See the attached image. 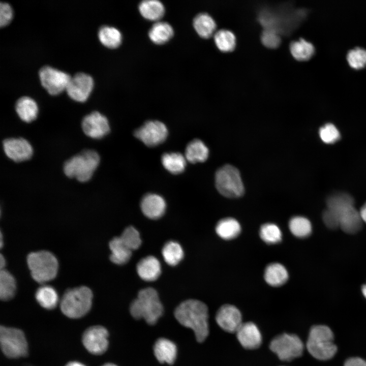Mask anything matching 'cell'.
<instances>
[{"label":"cell","instance_id":"15","mask_svg":"<svg viewBox=\"0 0 366 366\" xmlns=\"http://www.w3.org/2000/svg\"><path fill=\"white\" fill-rule=\"evenodd\" d=\"M81 126L84 134L94 139L102 138L110 131L107 118L98 111H93L84 116Z\"/></svg>","mask_w":366,"mask_h":366},{"label":"cell","instance_id":"1","mask_svg":"<svg viewBox=\"0 0 366 366\" xmlns=\"http://www.w3.org/2000/svg\"><path fill=\"white\" fill-rule=\"evenodd\" d=\"M174 316L182 325L191 328L198 342H203L209 333L208 308L203 302L188 299L175 309Z\"/></svg>","mask_w":366,"mask_h":366},{"label":"cell","instance_id":"38","mask_svg":"<svg viewBox=\"0 0 366 366\" xmlns=\"http://www.w3.org/2000/svg\"><path fill=\"white\" fill-rule=\"evenodd\" d=\"M260 236L265 242L274 244L282 239V232L279 227L273 223H266L261 226Z\"/></svg>","mask_w":366,"mask_h":366},{"label":"cell","instance_id":"18","mask_svg":"<svg viewBox=\"0 0 366 366\" xmlns=\"http://www.w3.org/2000/svg\"><path fill=\"white\" fill-rule=\"evenodd\" d=\"M235 333L239 343L246 349H254L261 344V332L253 322L242 323Z\"/></svg>","mask_w":366,"mask_h":366},{"label":"cell","instance_id":"19","mask_svg":"<svg viewBox=\"0 0 366 366\" xmlns=\"http://www.w3.org/2000/svg\"><path fill=\"white\" fill-rule=\"evenodd\" d=\"M140 208L143 214L150 219H158L164 214L166 203L160 195L148 193L144 196L140 202Z\"/></svg>","mask_w":366,"mask_h":366},{"label":"cell","instance_id":"49","mask_svg":"<svg viewBox=\"0 0 366 366\" xmlns=\"http://www.w3.org/2000/svg\"><path fill=\"white\" fill-rule=\"evenodd\" d=\"M361 290L363 296L366 298V284L362 286Z\"/></svg>","mask_w":366,"mask_h":366},{"label":"cell","instance_id":"50","mask_svg":"<svg viewBox=\"0 0 366 366\" xmlns=\"http://www.w3.org/2000/svg\"><path fill=\"white\" fill-rule=\"evenodd\" d=\"M102 366H117L116 365L112 363H107Z\"/></svg>","mask_w":366,"mask_h":366},{"label":"cell","instance_id":"22","mask_svg":"<svg viewBox=\"0 0 366 366\" xmlns=\"http://www.w3.org/2000/svg\"><path fill=\"white\" fill-rule=\"evenodd\" d=\"M15 110L21 120L30 123L36 118L38 108L33 99L28 96H22L16 101Z\"/></svg>","mask_w":366,"mask_h":366},{"label":"cell","instance_id":"46","mask_svg":"<svg viewBox=\"0 0 366 366\" xmlns=\"http://www.w3.org/2000/svg\"><path fill=\"white\" fill-rule=\"evenodd\" d=\"M359 214L362 221L366 223V203L361 207Z\"/></svg>","mask_w":366,"mask_h":366},{"label":"cell","instance_id":"20","mask_svg":"<svg viewBox=\"0 0 366 366\" xmlns=\"http://www.w3.org/2000/svg\"><path fill=\"white\" fill-rule=\"evenodd\" d=\"M137 272L145 281L157 280L161 272V264L159 260L153 256H148L141 259L137 264Z\"/></svg>","mask_w":366,"mask_h":366},{"label":"cell","instance_id":"7","mask_svg":"<svg viewBox=\"0 0 366 366\" xmlns=\"http://www.w3.org/2000/svg\"><path fill=\"white\" fill-rule=\"evenodd\" d=\"M306 346L310 354L319 360L331 358L337 350L333 342V333L328 327L325 325L312 327Z\"/></svg>","mask_w":366,"mask_h":366},{"label":"cell","instance_id":"14","mask_svg":"<svg viewBox=\"0 0 366 366\" xmlns=\"http://www.w3.org/2000/svg\"><path fill=\"white\" fill-rule=\"evenodd\" d=\"M93 85V79L89 74L78 72L71 77L66 90L72 99L78 102H84L89 96Z\"/></svg>","mask_w":366,"mask_h":366},{"label":"cell","instance_id":"4","mask_svg":"<svg viewBox=\"0 0 366 366\" xmlns=\"http://www.w3.org/2000/svg\"><path fill=\"white\" fill-rule=\"evenodd\" d=\"M93 298L92 291L86 286L69 289L64 293L60 300V310L70 318H81L90 310Z\"/></svg>","mask_w":366,"mask_h":366},{"label":"cell","instance_id":"28","mask_svg":"<svg viewBox=\"0 0 366 366\" xmlns=\"http://www.w3.org/2000/svg\"><path fill=\"white\" fill-rule=\"evenodd\" d=\"M193 24L197 33L202 38H210L215 33L216 23L211 16L206 13L196 15L193 19Z\"/></svg>","mask_w":366,"mask_h":366},{"label":"cell","instance_id":"25","mask_svg":"<svg viewBox=\"0 0 366 366\" xmlns=\"http://www.w3.org/2000/svg\"><path fill=\"white\" fill-rule=\"evenodd\" d=\"M138 9L141 15L145 19L158 21L165 13V7L158 0H144L140 2Z\"/></svg>","mask_w":366,"mask_h":366},{"label":"cell","instance_id":"30","mask_svg":"<svg viewBox=\"0 0 366 366\" xmlns=\"http://www.w3.org/2000/svg\"><path fill=\"white\" fill-rule=\"evenodd\" d=\"M241 231L238 222L232 218H226L219 221L216 226L217 234L226 240L233 239L237 237Z\"/></svg>","mask_w":366,"mask_h":366},{"label":"cell","instance_id":"32","mask_svg":"<svg viewBox=\"0 0 366 366\" xmlns=\"http://www.w3.org/2000/svg\"><path fill=\"white\" fill-rule=\"evenodd\" d=\"M187 160L185 156L179 152L164 154L161 162L164 167L172 174H179L184 171L186 166Z\"/></svg>","mask_w":366,"mask_h":366},{"label":"cell","instance_id":"5","mask_svg":"<svg viewBox=\"0 0 366 366\" xmlns=\"http://www.w3.org/2000/svg\"><path fill=\"white\" fill-rule=\"evenodd\" d=\"M26 261L30 275L37 282L44 284L56 277L58 263L51 252L45 250L31 252Z\"/></svg>","mask_w":366,"mask_h":366},{"label":"cell","instance_id":"6","mask_svg":"<svg viewBox=\"0 0 366 366\" xmlns=\"http://www.w3.org/2000/svg\"><path fill=\"white\" fill-rule=\"evenodd\" d=\"M99 154L93 150H84L68 160L64 165V172L70 178L86 182L92 177L100 163Z\"/></svg>","mask_w":366,"mask_h":366},{"label":"cell","instance_id":"26","mask_svg":"<svg viewBox=\"0 0 366 366\" xmlns=\"http://www.w3.org/2000/svg\"><path fill=\"white\" fill-rule=\"evenodd\" d=\"M264 279L272 286H280L286 282L288 273L286 268L281 264L272 263L265 268Z\"/></svg>","mask_w":366,"mask_h":366},{"label":"cell","instance_id":"24","mask_svg":"<svg viewBox=\"0 0 366 366\" xmlns=\"http://www.w3.org/2000/svg\"><path fill=\"white\" fill-rule=\"evenodd\" d=\"M174 30L168 22L157 21L148 32L150 40L155 44L160 45L168 42L173 36Z\"/></svg>","mask_w":366,"mask_h":366},{"label":"cell","instance_id":"41","mask_svg":"<svg viewBox=\"0 0 366 366\" xmlns=\"http://www.w3.org/2000/svg\"><path fill=\"white\" fill-rule=\"evenodd\" d=\"M321 140L326 143H333L340 138V134L337 128L332 124L328 123L319 130Z\"/></svg>","mask_w":366,"mask_h":366},{"label":"cell","instance_id":"11","mask_svg":"<svg viewBox=\"0 0 366 366\" xmlns=\"http://www.w3.org/2000/svg\"><path fill=\"white\" fill-rule=\"evenodd\" d=\"M38 74L42 85L52 95L66 89L71 78L67 73L47 65L42 67Z\"/></svg>","mask_w":366,"mask_h":366},{"label":"cell","instance_id":"31","mask_svg":"<svg viewBox=\"0 0 366 366\" xmlns=\"http://www.w3.org/2000/svg\"><path fill=\"white\" fill-rule=\"evenodd\" d=\"M98 36L101 43L110 48L118 47L122 42L123 37L120 32L113 26H101L98 30Z\"/></svg>","mask_w":366,"mask_h":366},{"label":"cell","instance_id":"35","mask_svg":"<svg viewBox=\"0 0 366 366\" xmlns=\"http://www.w3.org/2000/svg\"><path fill=\"white\" fill-rule=\"evenodd\" d=\"M162 256L165 261L171 266L177 265L183 258L184 251L176 241H169L162 249Z\"/></svg>","mask_w":366,"mask_h":366},{"label":"cell","instance_id":"8","mask_svg":"<svg viewBox=\"0 0 366 366\" xmlns=\"http://www.w3.org/2000/svg\"><path fill=\"white\" fill-rule=\"evenodd\" d=\"M0 343L3 354L8 358H18L28 354L27 342L21 329L1 326Z\"/></svg>","mask_w":366,"mask_h":366},{"label":"cell","instance_id":"13","mask_svg":"<svg viewBox=\"0 0 366 366\" xmlns=\"http://www.w3.org/2000/svg\"><path fill=\"white\" fill-rule=\"evenodd\" d=\"M108 332L100 325L89 327L83 333L82 342L86 349L94 355L104 353L108 347Z\"/></svg>","mask_w":366,"mask_h":366},{"label":"cell","instance_id":"42","mask_svg":"<svg viewBox=\"0 0 366 366\" xmlns=\"http://www.w3.org/2000/svg\"><path fill=\"white\" fill-rule=\"evenodd\" d=\"M262 44L267 48H276L281 43V37L278 32L270 29H265L261 36Z\"/></svg>","mask_w":366,"mask_h":366},{"label":"cell","instance_id":"3","mask_svg":"<svg viewBox=\"0 0 366 366\" xmlns=\"http://www.w3.org/2000/svg\"><path fill=\"white\" fill-rule=\"evenodd\" d=\"M130 311L136 319H144L149 325L158 321L163 313V307L157 291L152 288L141 290L131 303Z\"/></svg>","mask_w":366,"mask_h":366},{"label":"cell","instance_id":"21","mask_svg":"<svg viewBox=\"0 0 366 366\" xmlns=\"http://www.w3.org/2000/svg\"><path fill=\"white\" fill-rule=\"evenodd\" d=\"M154 352L160 362L172 364L176 357L177 347L172 341L165 338H160L154 345Z\"/></svg>","mask_w":366,"mask_h":366},{"label":"cell","instance_id":"23","mask_svg":"<svg viewBox=\"0 0 366 366\" xmlns=\"http://www.w3.org/2000/svg\"><path fill=\"white\" fill-rule=\"evenodd\" d=\"M209 155V150L204 143L199 139H194L189 142L185 149V157L192 163L203 162Z\"/></svg>","mask_w":366,"mask_h":366},{"label":"cell","instance_id":"43","mask_svg":"<svg viewBox=\"0 0 366 366\" xmlns=\"http://www.w3.org/2000/svg\"><path fill=\"white\" fill-rule=\"evenodd\" d=\"M12 9L10 5L6 3H0V25H5L9 22L12 17Z\"/></svg>","mask_w":366,"mask_h":366},{"label":"cell","instance_id":"33","mask_svg":"<svg viewBox=\"0 0 366 366\" xmlns=\"http://www.w3.org/2000/svg\"><path fill=\"white\" fill-rule=\"evenodd\" d=\"M16 290V283L14 277L5 269L0 271V298L3 301H8L14 296Z\"/></svg>","mask_w":366,"mask_h":366},{"label":"cell","instance_id":"2","mask_svg":"<svg viewBox=\"0 0 366 366\" xmlns=\"http://www.w3.org/2000/svg\"><path fill=\"white\" fill-rule=\"evenodd\" d=\"M327 209L337 219L339 227L345 232L354 233L361 227L359 211L354 206L353 198L345 193H338L327 200Z\"/></svg>","mask_w":366,"mask_h":366},{"label":"cell","instance_id":"48","mask_svg":"<svg viewBox=\"0 0 366 366\" xmlns=\"http://www.w3.org/2000/svg\"><path fill=\"white\" fill-rule=\"evenodd\" d=\"M6 266V260L2 254L0 256V268L1 270L5 269Z\"/></svg>","mask_w":366,"mask_h":366},{"label":"cell","instance_id":"9","mask_svg":"<svg viewBox=\"0 0 366 366\" xmlns=\"http://www.w3.org/2000/svg\"><path fill=\"white\" fill-rule=\"evenodd\" d=\"M215 182L219 192L226 197L237 198L244 193V186L239 170L231 165H225L217 170Z\"/></svg>","mask_w":366,"mask_h":366},{"label":"cell","instance_id":"12","mask_svg":"<svg viewBox=\"0 0 366 366\" xmlns=\"http://www.w3.org/2000/svg\"><path fill=\"white\" fill-rule=\"evenodd\" d=\"M134 136L145 145L156 146L163 143L168 135L164 124L158 120H148L134 132Z\"/></svg>","mask_w":366,"mask_h":366},{"label":"cell","instance_id":"27","mask_svg":"<svg viewBox=\"0 0 366 366\" xmlns=\"http://www.w3.org/2000/svg\"><path fill=\"white\" fill-rule=\"evenodd\" d=\"M109 246L111 252L110 259L113 263L124 264L130 260L132 251L125 245L119 237L111 239Z\"/></svg>","mask_w":366,"mask_h":366},{"label":"cell","instance_id":"44","mask_svg":"<svg viewBox=\"0 0 366 366\" xmlns=\"http://www.w3.org/2000/svg\"><path fill=\"white\" fill-rule=\"evenodd\" d=\"M322 218L324 224L329 228L335 229L339 227L336 218L327 209L323 212Z\"/></svg>","mask_w":366,"mask_h":366},{"label":"cell","instance_id":"16","mask_svg":"<svg viewBox=\"0 0 366 366\" xmlns=\"http://www.w3.org/2000/svg\"><path fill=\"white\" fill-rule=\"evenodd\" d=\"M6 156L15 162L29 159L33 154V149L29 142L23 138H8L3 142Z\"/></svg>","mask_w":366,"mask_h":366},{"label":"cell","instance_id":"45","mask_svg":"<svg viewBox=\"0 0 366 366\" xmlns=\"http://www.w3.org/2000/svg\"><path fill=\"white\" fill-rule=\"evenodd\" d=\"M344 366H366V361L359 357H352L345 361Z\"/></svg>","mask_w":366,"mask_h":366},{"label":"cell","instance_id":"39","mask_svg":"<svg viewBox=\"0 0 366 366\" xmlns=\"http://www.w3.org/2000/svg\"><path fill=\"white\" fill-rule=\"evenodd\" d=\"M119 237L125 245L132 251L138 249L141 245L139 232L133 226L127 227Z\"/></svg>","mask_w":366,"mask_h":366},{"label":"cell","instance_id":"37","mask_svg":"<svg viewBox=\"0 0 366 366\" xmlns=\"http://www.w3.org/2000/svg\"><path fill=\"white\" fill-rule=\"evenodd\" d=\"M289 227L291 233L299 238L307 237L312 232L310 221L303 217L296 216L292 218L289 221Z\"/></svg>","mask_w":366,"mask_h":366},{"label":"cell","instance_id":"36","mask_svg":"<svg viewBox=\"0 0 366 366\" xmlns=\"http://www.w3.org/2000/svg\"><path fill=\"white\" fill-rule=\"evenodd\" d=\"M214 41L218 48L222 52L233 51L236 46L234 34L228 30L221 29L214 34Z\"/></svg>","mask_w":366,"mask_h":366},{"label":"cell","instance_id":"10","mask_svg":"<svg viewBox=\"0 0 366 366\" xmlns=\"http://www.w3.org/2000/svg\"><path fill=\"white\" fill-rule=\"evenodd\" d=\"M270 350L282 360L290 361L299 357L303 350V344L296 335L283 333L271 341Z\"/></svg>","mask_w":366,"mask_h":366},{"label":"cell","instance_id":"29","mask_svg":"<svg viewBox=\"0 0 366 366\" xmlns=\"http://www.w3.org/2000/svg\"><path fill=\"white\" fill-rule=\"evenodd\" d=\"M38 303L47 310L54 309L58 302V296L56 290L49 285H43L38 288L35 293Z\"/></svg>","mask_w":366,"mask_h":366},{"label":"cell","instance_id":"51","mask_svg":"<svg viewBox=\"0 0 366 366\" xmlns=\"http://www.w3.org/2000/svg\"><path fill=\"white\" fill-rule=\"evenodd\" d=\"M0 245H1V248H2V246H3V235H2V232H1V242H0Z\"/></svg>","mask_w":366,"mask_h":366},{"label":"cell","instance_id":"47","mask_svg":"<svg viewBox=\"0 0 366 366\" xmlns=\"http://www.w3.org/2000/svg\"><path fill=\"white\" fill-rule=\"evenodd\" d=\"M65 366H86L82 363L77 361H72L69 362L67 363Z\"/></svg>","mask_w":366,"mask_h":366},{"label":"cell","instance_id":"34","mask_svg":"<svg viewBox=\"0 0 366 366\" xmlns=\"http://www.w3.org/2000/svg\"><path fill=\"white\" fill-rule=\"evenodd\" d=\"M289 48L292 56L299 61L309 60L315 52L313 44L303 39L292 41Z\"/></svg>","mask_w":366,"mask_h":366},{"label":"cell","instance_id":"17","mask_svg":"<svg viewBox=\"0 0 366 366\" xmlns=\"http://www.w3.org/2000/svg\"><path fill=\"white\" fill-rule=\"evenodd\" d=\"M216 320L222 329L230 333L236 332L243 323L240 312L231 304L222 306L217 312Z\"/></svg>","mask_w":366,"mask_h":366},{"label":"cell","instance_id":"40","mask_svg":"<svg viewBox=\"0 0 366 366\" xmlns=\"http://www.w3.org/2000/svg\"><path fill=\"white\" fill-rule=\"evenodd\" d=\"M347 60L349 66L354 69H360L366 66V50L356 47L347 53Z\"/></svg>","mask_w":366,"mask_h":366}]
</instances>
